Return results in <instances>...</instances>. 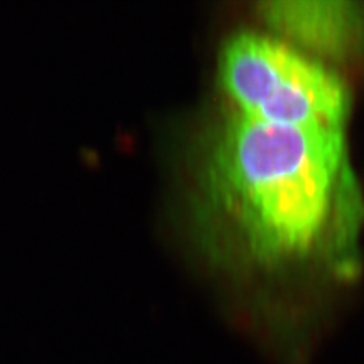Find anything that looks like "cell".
I'll return each mask as SVG.
<instances>
[{
	"mask_svg": "<svg viewBox=\"0 0 364 364\" xmlns=\"http://www.w3.org/2000/svg\"><path fill=\"white\" fill-rule=\"evenodd\" d=\"M203 193L257 264L354 267L363 203L345 128L278 127L231 112L208 149Z\"/></svg>",
	"mask_w": 364,
	"mask_h": 364,
	"instance_id": "obj_1",
	"label": "cell"
},
{
	"mask_svg": "<svg viewBox=\"0 0 364 364\" xmlns=\"http://www.w3.org/2000/svg\"><path fill=\"white\" fill-rule=\"evenodd\" d=\"M219 77L238 116L278 127L346 124L343 81L323 61L279 37L235 33L220 52Z\"/></svg>",
	"mask_w": 364,
	"mask_h": 364,
	"instance_id": "obj_2",
	"label": "cell"
},
{
	"mask_svg": "<svg viewBox=\"0 0 364 364\" xmlns=\"http://www.w3.org/2000/svg\"><path fill=\"white\" fill-rule=\"evenodd\" d=\"M258 8L279 38L317 60L346 58L364 46V9L358 4L275 0Z\"/></svg>",
	"mask_w": 364,
	"mask_h": 364,
	"instance_id": "obj_3",
	"label": "cell"
}]
</instances>
